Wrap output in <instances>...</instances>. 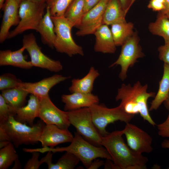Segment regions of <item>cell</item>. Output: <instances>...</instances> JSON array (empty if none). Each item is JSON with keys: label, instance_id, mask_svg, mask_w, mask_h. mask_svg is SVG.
<instances>
[{"label": "cell", "instance_id": "obj_19", "mask_svg": "<svg viewBox=\"0 0 169 169\" xmlns=\"http://www.w3.org/2000/svg\"><path fill=\"white\" fill-rule=\"evenodd\" d=\"M40 106V99L31 94L27 105L18 109L14 117L17 121L32 126L35 118L38 117Z\"/></svg>", "mask_w": 169, "mask_h": 169}, {"label": "cell", "instance_id": "obj_47", "mask_svg": "<svg viewBox=\"0 0 169 169\" xmlns=\"http://www.w3.org/2000/svg\"><path fill=\"white\" fill-rule=\"evenodd\" d=\"M33 2L38 3H45L46 0H29Z\"/></svg>", "mask_w": 169, "mask_h": 169}, {"label": "cell", "instance_id": "obj_14", "mask_svg": "<svg viewBox=\"0 0 169 169\" xmlns=\"http://www.w3.org/2000/svg\"><path fill=\"white\" fill-rule=\"evenodd\" d=\"M74 136L68 129L59 128L54 125H46L41 134L39 141L42 147L53 148L57 145L71 142Z\"/></svg>", "mask_w": 169, "mask_h": 169}, {"label": "cell", "instance_id": "obj_31", "mask_svg": "<svg viewBox=\"0 0 169 169\" xmlns=\"http://www.w3.org/2000/svg\"><path fill=\"white\" fill-rule=\"evenodd\" d=\"M73 0H46V7L49 9L51 16H64Z\"/></svg>", "mask_w": 169, "mask_h": 169}, {"label": "cell", "instance_id": "obj_40", "mask_svg": "<svg viewBox=\"0 0 169 169\" xmlns=\"http://www.w3.org/2000/svg\"><path fill=\"white\" fill-rule=\"evenodd\" d=\"M4 141L12 142L10 137L5 130L0 127V141Z\"/></svg>", "mask_w": 169, "mask_h": 169}, {"label": "cell", "instance_id": "obj_39", "mask_svg": "<svg viewBox=\"0 0 169 169\" xmlns=\"http://www.w3.org/2000/svg\"><path fill=\"white\" fill-rule=\"evenodd\" d=\"M104 161L99 159H95L91 163L88 169H97L104 165Z\"/></svg>", "mask_w": 169, "mask_h": 169}, {"label": "cell", "instance_id": "obj_48", "mask_svg": "<svg viewBox=\"0 0 169 169\" xmlns=\"http://www.w3.org/2000/svg\"><path fill=\"white\" fill-rule=\"evenodd\" d=\"M136 1V0H131L130 3L129 4V6L128 8V10H129L131 6L133 5V3L135 2Z\"/></svg>", "mask_w": 169, "mask_h": 169}, {"label": "cell", "instance_id": "obj_35", "mask_svg": "<svg viewBox=\"0 0 169 169\" xmlns=\"http://www.w3.org/2000/svg\"><path fill=\"white\" fill-rule=\"evenodd\" d=\"M158 51L160 59L164 63L169 64V43L159 46Z\"/></svg>", "mask_w": 169, "mask_h": 169}, {"label": "cell", "instance_id": "obj_23", "mask_svg": "<svg viewBox=\"0 0 169 169\" xmlns=\"http://www.w3.org/2000/svg\"><path fill=\"white\" fill-rule=\"evenodd\" d=\"M126 14L119 0H109L103 14V24L111 25L125 21Z\"/></svg>", "mask_w": 169, "mask_h": 169}, {"label": "cell", "instance_id": "obj_21", "mask_svg": "<svg viewBox=\"0 0 169 169\" xmlns=\"http://www.w3.org/2000/svg\"><path fill=\"white\" fill-rule=\"evenodd\" d=\"M54 28L49 9L46 7V12L36 31L40 33L43 43L52 49L54 48V44L56 36Z\"/></svg>", "mask_w": 169, "mask_h": 169}, {"label": "cell", "instance_id": "obj_20", "mask_svg": "<svg viewBox=\"0 0 169 169\" xmlns=\"http://www.w3.org/2000/svg\"><path fill=\"white\" fill-rule=\"evenodd\" d=\"M25 49L23 46L20 49L12 51L9 49L0 51V65H11L24 69H28L33 66L30 61L26 60L23 53Z\"/></svg>", "mask_w": 169, "mask_h": 169}, {"label": "cell", "instance_id": "obj_51", "mask_svg": "<svg viewBox=\"0 0 169 169\" xmlns=\"http://www.w3.org/2000/svg\"><path fill=\"white\" fill-rule=\"evenodd\" d=\"M155 0L158 1V2H160L161 3H163V4H164V5H165V0Z\"/></svg>", "mask_w": 169, "mask_h": 169}, {"label": "cell", "instance_id": "obj_43", "mask_svg": "<svg viewBox=\"0 0 169 169\" xmlns=\"http://www.w3.org/2000/svg\"><path fill=\"white\" fill-rule=\"evenodd\" d=\"M21 167V164L18 158L14 162V164L12 169H20Z\"/></svg>", "mask_w": 169, "mask_h": 169}, {"label": "cell", "instance_id": "obj_16", "mask_svg": "<svg viewBox=\"0 0 169 169\" xmlns=\"http://www.w3.org/2000/svg\"><path fill=\"white\" fill-rule=\"evenodd\" d=\"M70 77L55 74L35 83L22 82L19 87L40 98L49 95V92L53 87Z\"/></svg>", "mask_w": 169, "mask_h": 169}, {"label": "cell", "instance_id": "obj_28", "mask_svg": "<svg viewBox=\"0 0 169 169\" xmlns=\"http://www.w3.org/2000/svg\"><path fill=\"white\" fill-rule=\"evenodd\" d=\"M84 0H73L70 4L64 16L73 27H77L84 14Z\"/></svg>", "mask_w": 169, "mask_h": 169}, {"label": "cell", "instance_id": "obj_18", "mask_svg": "<svg viewBox=\"0 0 169 169\" xmlns=\"http://www.w3.org/2000/svg\"><path fill=\"white\" fill-rule=\"evenodd\" d=\"M94 34L95 37L94 47L95 52L111 54L115 52L116 46L108 25L102 24Z\"/></svg>", "mask_w": 169, "mask_h": 169}, {"label": "cell", "instance_id": "obj_5", "mask_svg": "<svg viewBox=\"0 0 169 169\" xmlns=\"http://www.w3.org/2000/svg\"><path fill=\"white\" fill-rule=\"evenodd\" d=\"M54 25L56 38L54 48L58 52L64 53L70 57L76 55H84L82 47L76 43L71 34L73 26L64 16H51Z\"/></svg>", "mask_w": 169, "mask_h": 169}, {"label": "cell", "instance_id": "obj_53", "mask_svg": "<svg viewBox=\"0 0 169 169\" xmlns=\"http://www.w3.org/2000/svg\"><path fill=\"white\" fill-rule=\"evenodd\" d=\"M168 169H169V168H168Z\"/></svg>", "mask_w": 169, "mask_h": 169}, {"label": "cell", "instance_id": "obj_22", "mask_svg": "<svg viewBox=\"0 0 169 169\" xmlns=\"http://www.w3.org/2000/svg\"><path fill=\"white\" fill-rule=\"evenodd\" d=\"M98 70L91 67L87 74L80 79H74L71 81V85L69 90L71 93H91L94 82L100 75Z\"/></svg>", "mask_w": 169, "mask_h": 169}, {"label": "cell", "instance_id": "obj_9", "mask_svg": "<svg viewBox=\"0 0 169 169\" xmlns=\"http://www.w3.org/2000/svg\"><path fill=\"white\" fill-rule=\"evenodd\" d=\"M140 38L137 31L127 39L121 46L120 54L117 59L110 66L120 65L121 71L119 78L122 81L127 77L128 69L132 67L137 62V59L143 57L144 54L139 44Z\"/></svg>", "mask_w": 169, "mask_h": 169}, {"label": "cell", "instance_id": "obj_45", "mask_svg": "<svg viewBox=\"0 0 169 169\" xmlns=\"http://www.w3.org/2000/svg\"><path fill=\"white\" fill-rule=\"evenodd\" d=\"M11 142L7 141H0V148H2L8 145Z\"/></svg>", "mask_w": 169, "mask_h": 169}, {"label": "cell", "instance_id": "obj_38", "mask_svg": "<svg viewBox=\"0 0 169 169\" xmlns=\"http://www.w3.org/2000/svg\"><path fill=\"white\" fill-rule=\"evenodd\" d=\"M101 0H84V14L95 6Z\"/></svg>", "mask_w": 169, "mask_h": 169}, {"label": "cell", "instance_id": "obj_34", "mask_svg": "<svg viewBox=\"0 0 169 169\" xmlns=\"http://www.w3.org/2000/svg\"><path fill=\"white\" fill-rule=\"evenodd\" d=\"M32 156L29 159L25 165L24 169H38L42 164L38 158L40 152L37 151H33L31 152Z\"/></svg>", "mask_w": 169, "mask_h": 169}, {"label": "cell", "instance_id": "obj_32", "mask_svg": "<svg viewBox=\"0 0 169 169\" xmlns=\"http://www.w3.org/2000/svg\"><path fill=\"white\" fill-rule=\"evenodd\" d=\"M22 82L12 74H3L0 76V90L18 88Z\"/></svg>", "mask_w": 169, "mask_h": 169}, {"label": "cell", "instance_id": "obj_8", "mask_svg": "<svg viewBox=\"0 0 169 169\" xmlns=\"http://www.w3.org/2000/svg\"><path fill=\"white\" fill-rule=\"evenodd\" d=\"M70 124L77 132L86 140L98 146H101L102 136L95 125L89 107L68 111Z\"/></svg>", "mask_w": 169, "mask_h": 169}, {"label": "cell", "instance_id": "obj_46", "mask_svg": "<svg viewBox=\"0 0 169 169\" xmlns=\"http://www.w3.org/2000/svg\"><path fill=\"white\" fill-rule=\"evenodd\" d=\"M163 103L166 108L169 111V93L167 99Z\"/></svg>", "mask_w": 169, "mask_h": 169}, {"label": "cell", "instance_id": "obj_30", "mask_svg": "<svg viewBox=\"0 0 169 169\" xmlns=\"http://www.w3.org/2000/svg\"><path fill=\"white\" fill-rule=\"evenodd\" d=\"M79 160L74 155L66 152L55 164L52 162L48 165L49 169H73Z\"/></svg>", "mask_w": 169, "mask_h": 169}, {"label": "cell", "instance_id": "obj_50", "mask_svg": "<svg viewBox=\"0 0 169 169\" xmlns=\"http://www.w3.org/2000/svg\"><path fill=\"white\" fill-rule=\"evenodd\" d=\"M17 3H18V4L19 5L20 4V3L23 1H24L25 0H15Z\"/></svg>", "mask_w": 169, "mask_h": 169}, {"label": "cell", "instance_id": "obj_36", "mask_svg": "<svg viewBox=\"0 0 169 169\" xmlns=\"http://www.w3.org/2000/svg\"><path fill=\"white\" fill-rule=\"evenodd\" d=\"M159 135L163 137L169 138V113L166 120L157 125Z\"/></svg>", "mask_w": 169, "mask_h": 169}, {"label": "cell", "instance_id": "obj_52", "mask_svg": "<svg viewBox=\"0 0 169 169\" xmlns=\"http://www.w3.org/2000/svg\"><path fill=\"white\" fill-rule=\"evenodd\" d=\"M165 14L166 16L169 18V12H167L165 13H163Z\"/></svg>", "mask_w": 169, "mask_h": 169}, {"label": "cell", "instance_id": "obj_11", "mask_svg": "<svg viewBox=\"0 0 169 169\" xmlns=\"http://www.w3.org/2000/svg\"><path fill=\"white\" fill-rule=\"evenodd\" d=\"M40 99L38 117L46 125H54L60 128L68 129L70 124L68 112L62 111L57 107L51 100L49 95Z\"/></svg>", "mask_w": 169, "mask_h": 169}, {"label": "cell", "instance_id": "obj_2", "mask_svg": "<svg viewBox=\"0 0 169 169\" xmlns=\"http://www.w3.org/2000/svg\"><path fill=\"white\" fill-rule=\"evenodd\" d=\"M147 84L142 85L139 81L132 86L122 84L118 89L116 101H120V105L126 113L134 115L140 114L144 120L153 126L156 125L151 118L148 109L147 102L150 98H154V92H148Z\"/></svg>", "mask_w": 169, "mask_h": 169}, {"label": "cell", "instance_id": "obj_44", "mask_svg": "<svg viewBox=\"0 0 169 169\" xmlns=\"http://www.w3.org/2000/svg\"><path fill=\"white\" fill-rule=\"evenodd\" d=\"M165 0V9L163 11L161 12L163 13H165L167 12H169V0Z\"/></svg>", "mask_w": 169, "mask_h": 169}, {"label": "cell", "instance_id": "obj_33", "mask_svg": "<svg viewBox=\"0 0 169 169\" xmlns=\"http://www.w3.org/2000/svg\"><path fill=\"white\" fill-rule=\"evenodd\" d=\"M15 111L7 103L0 95V124L6 121L10 116H14Z\"/></svg>", "mask_w": 169, "mask_h": 169}, {"label": "cell", "instance_id": "obj_13", "mask_svg": "<svg viewBox=\"0 0 169 169\" xmlns=\"http://www.w3.org/2000/svg\"><path fill=\"white\" fill-rule=\"evenodd\" d=\"M109 0H101L95 6L85 13L77 28L78 36L92 34L102 24L103 15Z\"/></svg>", "mask_w": 169, "mask_h": 169}, {"label": "cell", "instance_id": "obj_3", "mask_svg": "<svg viewBox=\"0 0 169 169\" xmlns=\"http://www.w3.org/2000/svg\"><path fill=\"white\" fill-rule=\"evenodd\" d=\"M68 146L51 148L49 147L32 149V151L44 153L65 151L75 156L88 169L92 161L99 158L112 161V158L105 148L96 146L90 142L77 132H75L72 141Z\"/></svg>", "mask_w": 169, "mask_h": 169}, {"label": "cell", "instance_id": "obj_41", "mask_svg": "<svg viewBox=\"0 0 169 169\" xmlns=\"http://www.w3.org/2000/svg\"><path fill=\"white\" fill-rule=\"evenodd\" d=\"M121 4L125 10L126 13L127 14L128 11V8L130 3L131 0H119Z\"/></svg>", "mask_w": 169, "mask_h": 169}, {"label": "cell", "instance_id": "obj_10", "mask_svg": "<svg viewBox=\"0 0 169 169\" xmlns=\"http://www.w3.org/2000/svg\"><path fill=\"white\" fill-rule=\"evenodd\" d=\"M23 46L28 53L33 66L46 69L54 72H58L62 70L63 66L60 61L51 59L42 52L33 33L23 36Z\"/></svg>", "mask_w": 169, "mask_h": 169}, {"label": "cell", "instance_id": "obj_26", "mask_svg": "<svg viewBox=\"0 0 169 169\" xmlns=\"http://www.w3.org/2000/svg\"><path fill=\"white\" fill-rule=\"evenodd\" d=\"M110 29L116 46H122L134 33V26L131 22L126 21L116 23L111 25Z\"/></svg>", "mask_w": 169, "mask_h": 169}, {"label": "cell", "instance_id": "obj_7", "mask_svg": "<svg viewBox=\"0 0 169 169\" xmlns=\"http://www.w3.org/2000/svg\"><path fill=\"white\" fill-rule=\"evenodd\" d=\"M89 108L93 122L102 136L109 133L106 130L108 124L118 120L126 124L129 123L134 116V115L125 113L120 105L115 107L110 108L96 104Z\"/></svg>", "mask_w": 169, "mask_h": 169}, {"label": "cell", "instance_id": "obj_12", "mask_svg": "<svg viewBox=\"0 0 169 169\" xmlns=\"http://www.w3.org/2000/svg\"><path fill=\"white\" fill-rule=\"evenodd\" d=\"M122 130L128 146L133 151L141 154L153 151L152 139L147 132L130 122L126 123Z\"/></svg>", "mask_w": 169, "mask_h": 169}, {"label": "cell", "instance_id": "obj_27", "mask_svg": "<svg viewBox=\"0 0 169 169\" xmlns=\"http://www.w3.org/2000/svg\"><path fill=\"white\" fill-rule=\"evenodd\" d=\"M148 28L152 34L162 37L165 44L169 43V19L165 14L159 12L156 20L150 23Z\"/></svg>", "mask_w": 169, "mask_h": 169}, {"label": "cell", "instance_id": "obj_6", "mask_svg": "<svg viewBox=\"0 0 169 169\" xmlns=\"http://www.w3.org/2000/svg\"><path fill=\"white\" fill-rule=\"evenodd\" d=\"M46 8L45 3H36L29 0L22 2L19 6L20 22L15 29L10 32L8 39L13 38L28 30H36Z\"/></svg>", "mask_w": 169, "mask_h": 169}, {"label": "cell", "instance_id": "obj_37", "mask_svg": "<svg viewBox=\"0 0 169 169\" xmlns=\"http://www.w3.org/2000/svg\"><path fill=\"white\" fill-rule=\"evenodd\" d=\"M147 7L154 11L162 12L165 9V7L164 4L155 0H151L147 5Z\"/></svg>", "mask_w": 169, "mask_h": 169}, {"label": "cell", "instance_id": "obj_17", "mask_svg": "<svg viewBox=\"0 0 169 169\" xmlns=\"http://www.w3.org/2000/svg\"><path fill=\"white\" fill-rule=\"evenodd\" d=\"M61 98L62 101L65 104L64 110L66 111L89 107L94 104H99V101L98 96L91 93L74 92L71 94H64Z\"/></svg>", "mask_w": 169, "mask_h": 169}, {"label": "cell", "instance_id": "obj_42", "mask_svg": "<svg viewBox=\"0 0 169 169\" xmlns=\"http://www.w3.org/2000/svg\"><path fill=\"white\" fill-rule=\"evenodd\" d=\"M161 146L163 148L169 149V140H165L161 143Z\"/></svg>", "mask_w": 169, "mask_h": 169}, {"label": "cell", "instance_id": "obj_29", "mask_svg": "<svg viewBox=\"0 0 169 169\" xmlns=\"http://www.w3.org/2000/svg\"><path fill=\"white\" fill-rule=\"evenodd\" d=\"M12 142L0 149V169H7L18 158Z\"/></svg>", "mask_w": 169, "mask_h": 169}, {"label": "cell", "instance_id": "obj_1", "mask_svg": "<svg viewBox=\"0 0 169 169\" xmlns=\"http://www.w3.org/2000/svg\"><path fill=\"white\" fill-rule=\"evenodd\" d=\"M123 130L115 131L102 136L101 145L110 156L112 169H146L148 158L136 153L125 142Z\"/></svg>", "mask_w": 169, "mask_h": 169}, {"label": "cell", "instance_id": "obj_49", "mask_svg": "<svg viewBox=\"0 0 169 169\" xmlns=\"http://www.w3.org/2000/svg\"><path fill=\"white\" fill-rule=\"evenodd\" d=\"M5 0H0V9L2 8Z\"/></svg>", "mask_w": 169, "mask_h": 169}, {"label": "cell", "instance_id": "obj_25", "mask_svg": "<svg viewBox=\"0 0 169 169\" xmlns=\"http://www.w3.org/2000/svg\"><path fill=\"white\" fill-rule=\"evenodd\" d=\"M1 94L7 103L15 111L25 105L28 93L18 87L3 90Z\"/></svg>", "mask_w": 169, "mask_h": 169}, {"label": "cell", "instance_id": "obj_15", "mask_svg": "<svg viewBox=\"0 0 169 169\" xmlns=\"http://www.w3.org/2000/svg\"><path fill=\"white\" fill-rule=\"evenodd\" d=\"M19 5L15 0H5L2 8L3 16L0 29V42L8 39L9 29L13 26L17 25L20 21Z\"/></svg>", "mask_w": 169, "mask_h": 169}, {"label": "cell", "instance_id": "obj_24", "mask_svg": "<svg viewBox=\"0 0 169 169\" xmlns=\"http://www.w3.org/2000/svg\"><path fill=\"white\" fill-rule=\"evenodd\" d=\"M169 93V64L164 63L163 73L157 92L151 103L150 111L156 110L167 99Z\"/></svg>", "mask_w": 169, "mask_h": 169}, {"label": "cell", "instance_id": "obj_4", "mask_svg": "<svg viewBox=\"0 0 169 169\" xmlns=\"http://www.w3.org/2000/svg\"><path fill=\"white\" fill-rule=\"evenodd\" d=\"M45 124L41 120L33 126H28L11 116L6 121L0 124V127L5 130L15 147L18 148L23 144L34 145L39 141Z\"/></svg>", "mask_w": 169, "mask_h": 169}]
</instances>
